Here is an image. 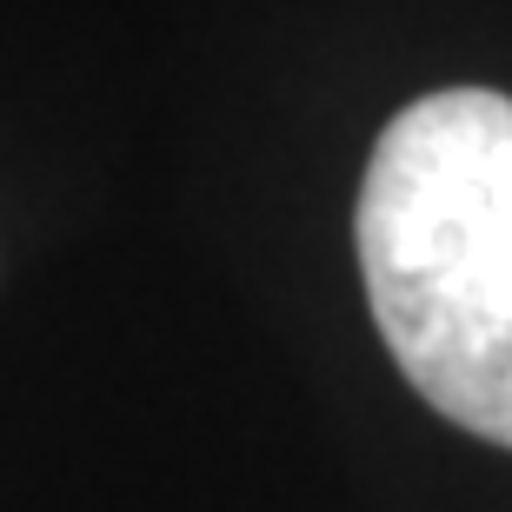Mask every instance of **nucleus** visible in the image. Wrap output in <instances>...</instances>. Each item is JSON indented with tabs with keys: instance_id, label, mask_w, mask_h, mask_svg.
<instances>
[{
	"instance_id": "f257e3e1",
	"label": "nucleus",
	"mask_w": 512,
	"mask_h": 512,
	"mask_svg": "<svg viewBox=\"0 0 512 512\" xmlns=\"http://www.w3.org/2000/svg\"><path fill=\"white\" fill-rule=\"evenodd\" d=\"M353 240L413 393L512 446V100L446 87L386 120Z\"/></svg>"
}]
</instances>
